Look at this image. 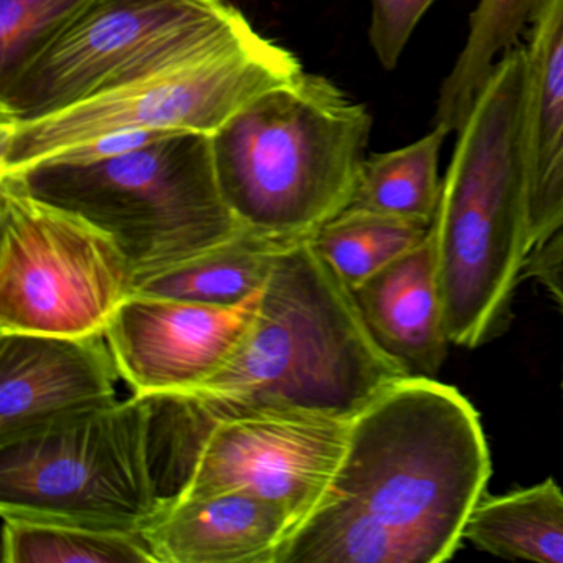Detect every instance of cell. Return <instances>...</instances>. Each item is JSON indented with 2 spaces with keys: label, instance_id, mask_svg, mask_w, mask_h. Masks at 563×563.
I'll list each match as a JSON object with an SVG mask.
<instances>
[{
  "label": "cell",
  "instance_id": "obj_8",
  "mask_svg": "<svg viewBox=\"0 0 563 563\" xmlns=\"http://www.w3.org/2000/svg\"><path fill=\"white\" fill-rule=\"evenodd\" d=\"M250 25L229 0H90L0 84V123L67 110Z\"/></svg>",
  "mask_w": 563,
  "mask_h": 563
},
{
  "label": "cell",
  "instance_id": "obj_6",
  "mask_svg": "<svg viewBox=\"0 0 563 563\" xmlns=\"http://www.w3.org/2000/svg\"><path fill=\"white\" fill-rule=\"evenodd\" d=\"M150 397L77 411L0 441V516L140 532L161 509Z\"/></svg>",
  "mask_w": 563,
  "mask_h": 563
},
{
  "label": "cell",
  "instance_id": "obj_3",
  "mask_svg": "<svg viewBox=\"0 0 563 563\" xmlns=\"http://www.w3.org/2000/svg\"><path fill=\"white\" fill-rule=\"evenodd\" d=\"M526 45L504 54L457 131L431 223L451 344L476 349L512 322L532 249L526 166Z\"/></svg>",
  "mask_w": 563,
  "mask_h": 563
},
{
  "label": "cell",
  "instance_id": "obj_13",
  "mask_svg": "<svg viewBox=\"0 0 563 563\" xmlns=\"http://www.w3.org/2000/svg\"><path fill=\"white\" fill-rule=\"evenodd\" d=\"M295 532L283 507L246 490L176 500L140 530L156 563H278Z\"/></svg>",
  "mask_w": 563,
  "mask_h": 563
},
{
  "label": "cell",
  "instance_id": "obj_5",
  "mask_svg": "<svg viewBox=\"0 0 563 563\" xmlns=\"http://www.w3.org/2000/svg\"><path fill=\"white\" fill-rule=\"evenodd\" d=\"M0 177L110 235L130 263L133 288L242 227L220 192L207 133L176 131L107 159L52 157Z\"/></svg>",
  "mask_w": 563,
  "mask_h": 563
},
{
  "label": "cell",
  "instance_id": "obj_20",
  "mask_svg": "<svg viewBox=\"0 0 563 563\" xmlns=\"http://www.w3.org/2000/svg\"><path fill=\"white\" fill-rule=\"evenodd\" d=\"M4 563H156L140 532L54 517L2 516Z\"/></svg>",
  "mask_w": 563,
  "mask_h": 563
},
{
  "label": "cell",
  "instance_id": "obj_23",
  "mask_svg": "<svg viewBox=\"0 0 563 563\" xmlns=\"http://www.w3.org/2000/svg\"><path fill=\"white\" fill-rule=\"evenodd\" d=\"M437 0H371L368 42L385 70L397 68L405 47Z\"/></svg>",
  "mask_w": 563,
  "mask_h": 563
},
{
  "label": "cell",
  "instance_id": "obj_17",
  "mask_svg": "<svg viewBox=\"0 0 563 563\" xmlns=\"http://www.w3.org/2000/svg\"><path fill=\"white\" fill-rule=\"evenodd\" d=\"M464 539L499 559L563 563V490L549 477L500 496L486 493L464 527Z\"/></svg>",
  "mask_w": 563,
  "mask_h": 563
},
{
  "label": "cell",
  "instance_id": "obj_1",
  "mask_svg": "<svg viewBox=\"0 0 563 563\" xmlns=\"http://www.w3.org/2000/svg\"><path fill=\"white\" fill-rule=\"evenodd\" d=\"M490 473L473 404L437 378H401L354 418L331 493L278 563L448 562Z\"/></svg>",
  "mask_w": 563,
  "mask_h": 563
},
{
  "label": "cell",
  "instance_id": "obj_4",
  "mask_svg": "<svg viewBox=\"0 0 563 563\" xmlns=\"http://www.w3.org/2000/svg\"><path fill=\"white\" fill-rule=\"evenodd\" d=\"M372 128L364 103L299 71L210 134L223 200L240 225L308 239L351 206Z\"/></svg>",
  "mask_w": 563,
  "mask_h": 563
},
{
  "label": "cell",
  "instance_id": "obj_18",
  "mask_svg": "<svg viewBox=\"0 0 563 563\" xmlns=\"http://www.w3.org/2000/svg\"><path fill=\"white\" fill-rule=\"evenodd\" d=\"M542 0H479L470 18V34L441 84L434 126L457 133L504 54L520 44Z\"/></svg>",
  "mask_w": 563,
  "mask_h": 563
},
{
  "label": "cell",
  "instance_id": "obj_19",
  "mask_svg": "<svg viewBox=\"0 0 563 563\" xmlns=\"http://www.w3.org/2000/svg\"><path fill=\"white\" fill-rule=\"evenodd\" d=\"M448 134L434 126L417 143L367 156L349 207L431 227L443 189L440 153Z\"/></svg>",
  "mask_w": 563,
  "mask_h": 563
},
{
  "label": "cell",
  "instance_id": "obj_25",
  "mask_svg": "<svg viewBox=\"0 0 563 563\" xmlns=\"http://www.w3.org/2000/svg\"><path fill=\"white\" fill-rule=\"evenodd\" d=\"M176 131L164 130H128L117 131V133L104 134V136L95 137L87 143L78 144L70 150L62 151L52 157L71 161H98L107 157L118 156V154L130 153V151L140 150L154 141L163 140L167 134ZM47 157V159H52ZM45 161V159H44Z\"/></svg>",
  "mask_w": 563,
  "mask_h": 563
},
{
  "label": "cell",
  "instance_id": "obj_12",
  "mask_svg": "<svg viewBox=\"0 0 563 563\" xmlns=\"http://www.w3.org/2000/svg\"><path fill=\"white\" fill-rule=\"evenodd\" d=\"M104 331L85 335L0 332V441L45 421L120 400Z\"/></svg>",
  "mask_w": 563,
  "mask_h": 563
},
{
  "label": "cell",
  "instance_id": "obj_11",
  "mask_svg": "<svg viewBox=\"0 0 563 563\" xmlns=\"http://www.w3.org/2000/svg\"><path fill=\"white\" fill-rule=\"evenodd\" d=\"M263 289L233 306L128 296L104 335L133 395H183L206 384L249 334Z\"/></svg>",
  "mask_w": 563,
  "mask_h": 563
},
{
  "label": "cell",
  "instance_id": "obj_7",
  "mask_svg": "<svg viewBox=\"0 0 563 563\" xmlns=\"http://www.w3.org/2000/svg\"><path fill=\"white\" fill-rule=\"evenodd\" d=\"M302 70L292 52L250 25L67 110L25 123H0V176L117 131L213 134L250 100Z\"/></svg>",
  "mask_w": 563,
  "mask_h": 563
},
{
  "label": "cell",
  "instance_id": "obj_16",
  "mask_svg": "<svg viewBox=\"0 0 563 563\" xmlns=\"http://www.w3.org/2000/svg\"><path fill=\"white\" fill-rule=\"evenodd\" d=\"M305 239H286L240 227L200 255L137 283L133 295L166 296L233 306L262 291L282 253Z\"/></svg>",
  "mask_w": 563,
  "mask_h": 563
},
{
  "label": "cell",
  "instance_id": "obj_15",
  "mask_svg": "<svg viewBox=\"0 0 563 563\" xmlns=\"http://www.w3.org/2000/svg\"><path fill=\"white\" fill-rule=\"evenodd\" d=\"M352 295L378 347L408 377H438L451 342L444 329L431 230L420 246L352 289Z\"/></svg>",
  "mask_w": 563,
  "mask_h": 563
},
{
  "label": "cell",
  "instance_id": "obj_10",
  "mask_svg": "<svg viewBox=\"0 0 563 563\" xmlns=\"http://www.w3.org/2000/svg\"><path fill=\"white\" fill-rule=\"evenodd\" d=\"M352 421L311 415H250L216 421L169 504L246 490L283 507L298 532L331 493Z\"/></svg>",
  "mask_w": 563,
  "mask_h": 563
},
{
  "label": "cell",
  "instance_id": "obj_14",
  "mask_svg": "<svg viewBox=\"0 0 563 563\" xmlns=\"http://www.w3.org/2000/svg\"><path fill=\"white\" fill-rule=\"evenodd\" d=\"M529 243L563 227V0H542L527 29Z\"/></svg>",
  "mask_w": 563,
  "mask_h": 563
},
{
  "label": "cell",
  "instance_id": "obj_2",
  "mask_svg": "<svg viewBox=\"0 0 563 563\" xmlns=\"http://www.w3.org/2000/svg\"><path fill=\"white\" fill-rule=\"evenodd\" d=\"M405 377L308 236L279 256L233 357L206 384L177 397L206 428L250 415L354 420Z\"/></svg>",
  "mask_w": 563,
  "mask_h": 563
},
{
  "label": "cell",
  "instance_id": "obj_22",
  "mask_svg": "<svg viewBox=\"0 0 563 563\" xmlns=\"http://www.w3.org/2000/svg\"><path fill=\"white\" fill-rule=\"evenodd\" d=\"M90 0H0V84L48 44Z\"/></svg>",
  "mask_w": 563,
  "mask_h": 563
},
{
  "label": "cell",
  "instance_id": "obj_9",
  "mask_svg": "<svg viewBox=\"0 0 563 563\" xmlns=\"http://www.w3.org/2000/svg\"><path fill=\"white\" fill-rule=\"evenodd\" d=\"M0 227V332L104 331L133 295L130 263L110 235L5 177Z\"/></svg>",
  "mask_w": 563,
  "mask_h": 563
},
{
  "label": "cell",
  "instance_id": "obj_24",
  "mask_svg": "<svg viewBox=\"0 0 563 563\" xmlns=\"http://www.w3.org/2000/svg\"><path fill=\"white\" fill-rule=\"evenodd\" d=\"M522 278L543 286L563 314V227L532 250L523 266Z\"/></svg>",
  "mask_w": 563,
  "mask_h": 563
},
{
  "label": "cell",
  "instance_id": "obj_26",
  "mask_svg": "<svg viewBox=\"0 0 563 563\" xmlns=\"http://www.w3.org/2000/svg\"><path fill=\"white\" fill-rule=\"evenodd\" d=\"M562 390H563V378H562Z\"/></svg>",
  "mask_w": 563,
  "mask_h": 563
},
{
  "label": "cell",
  "instance_id": "obj_21",
  "mask_svg": "<svg viewBox=\"0 0 563 563\" xmlns=\"http://www.w3.org/2000/svg\"><path fill=\"white\" fill-rule=\"evenodd\" d=\"M430 230L410 220L347 207L319 227L311 242L352 291L420 246Z\"/></svg>",
  "mask_w": 563,
  "mask_h": 563
}]
</instances>
